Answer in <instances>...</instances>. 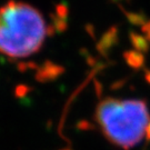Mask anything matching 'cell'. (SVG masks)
Segmentation results:
<instances>
[{"mask_svg": "<svg viewBox=\"0 0 150 150\" xmlns=\"http://www.w3.org/2000/svg\"><path fill=\"white\" fill-rule=\"evenodd\" d=\"M48 30L45 19L32 6L9 1L0 8V52L25 58L41 48Z\"/></svg>", "mask_w": 150, "mask_h": 150, "instance_id": "1", "label": "cell"}, {"mask_svg": "<svg viewBox=\"0 0 150 150\" xmlns=\"http://www.w3.org/2000/svg\"><path fill=\"white\" fill-rule=\"evenodd\" d=\"M96 120L110 142L128 150L146 136L150 113L145 101L108 98L98 105Z\"/></svg>", "mask_w": 150, "mask_h": 150, "instance_id": "2", "label": "cell"}, {"mask_svg": "<svg viewBox=\"0 0 150 150\" xmlns=\"http://www.w3.org/2000/svg\"><path fill=\"white\" fill-rule=\"evenodd\" d=\"M64 68L60 64H56L51 61H47L41 64L36 74V79L40 82H48L58 78L61 74H64Z\"/></svg>", "mask_w": 150, "mask_h": 150, "instance_id": "3", "label": "cell"}, {"mask_svg": "<svg viewBox=\"0 0 150 150\" xmlns=\"http://www.w3.org/2000/svg\"><path fill=\"white\" fill-rule=\"evenodd\" d=\"M117 41H118V29L112 27L103 33V36L97 45V49L102 56L107 57L110 49L117 43Z\"/></svg>", "mask_w": 150, "mask_h": 150, "instance_id": "4", "label": "cell"}, {"mask_svg": "<svg viewBox=\"0 0 150 150\" xmlns=\"http://www.w3.org/2000/svg\"><path fill=\"white\" fill-rule=\"evenodd\" d=\"M123 58L126 62L134 69H139L145 64V57L144 54L137 51V50H129L123 54Z\"/></svg>", "mask_w": 150, "mask_h": 150, "instance_id": "5", "label": "cell"}, {"mask_svg": "<svg viewBox=\"0 0 150 150\" xmlns=\"http://www.w3.org/2000/svg\"><path fill=\"white\" fill-rule=\"evenodd\" d=\"M130 40L137 51L146 52L149 50V40L145 36H140L136 32H130Z\"/></svg>", "mask_w": 150, "mask_h": 150, "instance_id": "6", "label": "cell"}, {"mask_svg": "<svg viewBox=\"0 0 150 150\" xmlns=\"http://www.w3.org/2000/svg\"><path fill=\"white\" fill-rule=\"evenodd\" d=\"M123 13L128 18V20L134 25H140L144 26L147 23L148 20H146V17L144 13H137V12H129V11L123 9Z\"/></svg>", "mask_w": 150, "mask_h": 150, "instance_id": "7", "label": "cell"}, {"mask_svg": "<svg viewBox=\"0 0 150 150\" xmlns=\"http://www.w3.org/2000/svg\"><path fill=\"white\" fill-rule=\"evenodd\" d=\"M56 16L61 18V19H66L67 20V16H68V9L64 5H58L56 8Z\"/></svg>", "mask_w": 150, "mask_h": 150, "instance_id": "8", "label": "cell"}, {"mask_svg": "<svg viewBox=\"0 0 150 150\" xmlns=\"http://www.w3.org/2000/svg\"><path fill=\"white\" fill-rule=\"evenodd\" d=\"M28 91H29V88H28V87H26V86H19L16 89V95L18 97H22V96H25V95L27 93Z\"/></svg>", "mask_w": 150, "mask_h": 150, "instance_id": "9", "label": "cell"}, {"mask_svg": "<svg viewBox=\"0 0 150 150\" xmlns=\"http://www.w3.org/2000/svg\"><path fill=\"white\" fill-rule=\"evenodd\" d=\"M142 32L145 33V37L149 40L150 42V20H148L147 23L142 26Z\"/></svg>", "mask_w": 150, "mask_h": 150, "instance_id": "10", "label": "cell"}, {"mask_svg": "<svg viewBox=\"0 0 150 150\" xmlns=\"http://www.w3.org/2000/svg\"><path fill=\"white\" fill-rule=\"evenodd\" d=\"M146 139L150 141V123L148 125V127H147V130H146Z\"/></svg>", "mask_w": 150, "mask_h": 150, "instance_id": "11", "label": "cell"}, {"mask_svg": "<svg viewBox=\"0 0 150 150\" xmlns=\"http://www.w3.org/2000/svg\"><path fill=\"white\" fill-rule=\"evenodd\" d=\"M145 78H146V80H147L150 83V70H147V71H146Z\"/></svg>", "mask_w": 150, "mask_h": 150, "instance_id": "12", "label": "cell"}]
</instances>
